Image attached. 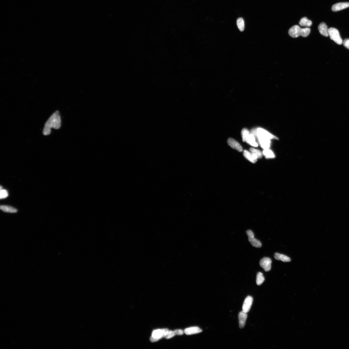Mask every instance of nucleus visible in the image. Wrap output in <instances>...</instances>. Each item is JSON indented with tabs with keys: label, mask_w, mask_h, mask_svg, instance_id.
I'll return each mask as SVG.
<instances>
[{
	"label": "nucleus",
	"mask_w": 349,
	"mask_h": 349,
	"mask_svg": "<svg viewBox=\"0 0 349 349\" xmlns=\"http://www.w3.org/2000/svg\"><path fill=\"white\" fill-rule=\"evenodd\" d=\"M61 125V117L58 111H56L50 116L45 124L43 131L44 136L49 135L51 132L52 128L59 129Z\"/></svg>",
	"instance_id": "nucleus-1"
},
{
	"label": "nucleus",
	"mask_w": 349,
	"mask_h": 349,
	"mask_svg": "<svg viewBox=\"0 0 349 349\" xmlns=\"http://www.w3.org/2000/svg\"><path fill=\"white\" fill-rule=\"evenodd\" d=\"M311 30L309 28H301L299 26H293L289 30L288 33L293 38H296L300 36L307 37L310 33Z\"/></svg>",
	"instance_id": "nucleus-2"
},
{
	"label": "nucleus",
	"mask_w": 349,
	"mask_h": 349,
	"mask_svg": "<svg viewBox=\"0 0 349 349\" xmlns=\"http://www.w3.org/2000/svg\"><path fill=\"white\" fill-rule=\"evenodd\" d=\"M169 330L167 329H159L153 332L150 338L152 342H158L159 340L165 337Z\"/></svg>",
	"instance_id": "nucleus-3"
},
{
	"label": "nucleus",
	"mask_w": 349,
	"mask_h": 349,
	"mask_svg": "<svg viewBox=\"0 0 349 349\" xmlns=\"http://www.w3.org/2000/svg\"><path fill=\"white\" fill-rule=\"evenodd\" d=\"M328 36L330 37L331 40L337 44L341 45L343 44V41L340 37L339 31L336 29L334 28L329 29Z\"/></svg>",
	"instance_id": "nucleus-4"
},
{
	"label": "nucleus",
	"mask_w": 349,
	"mask_h": 349,
	"mask_svg": "<svg viewBox=\"0 0 349 349\" xmlns=\"http://www.w3.org/2000/svg\"><path fill=\"white\" fill-rule=\"evenodd\" d=\"M256 130L258 139H278L277 137L270 134L269 132L263 129L259 128L257 129Z\"/></svg>",
	"instance_id": "nucleus-5"
},
{
	"label": "nucleus",
	"mask_w": 349,
	"mask_h": 349,
	"mask_svg": "<svg viewBox=\"0 0 349 349\" xmlns=\"http://www.w3.org/2000/svg\"><path fill=\"white\" fill-rule=\"evenodd\" d=\"M272 262V261L270 258L264 257L260 260V265L265 272H269L271 269Z\"/></svg>",
	"instance_id": "nucleus-6"
},
{
	"label": "nucleus",
	"mask_w": 349,
	"mask_h": 349,
	"mask_svg": "<svg viewBox=\"0 0 349 349\" xmlns=\"http://www.w3.org/2000/svg\"><path fill=\"white\" fill-rule=\"evenodd\" d=\"M253 299L252 297L248 296L245 299L242 306V311L246 313H248L251 307Z\"/></svg>",
	"instance_id": "nucleus-7"
},
{
	"label": "nucleus",
	"mask_w": 349,
	"mask_h": 349,
	"mask_svg": "<svg viewBox=\"0 0 349 349\" xmlns=\"http://www.w3.org/2000/svg\"><path fill=\"white\" fill-rule=\"evenodd\" d=\"M243 155L246 159L253 163H256L258 159L256 155L246 150L243 152Z\"/></svg>",
	"instance_id": "nucleus-8"
},
{
	"label": "nucleus",
	"mask_w": 349,
	"mask_h": 349,
	"mask_svg": "<svg viewBox=\"0 0 349 349\" xmlns=\"http://www.w3.org/2000/svg\"><path fill=\"white\" fill-rule=\"evenodd\" d=\"M228 143L229 145L232 148L235 149L239 152H242L243 151L242 147L241 145L236 141L232 138H229L228 140Z\"/></svg>",
	"instance_id": "nucleus-9"
},
{
	"label": "nucleus",
	"mask_w": 349,
	"mask_h": 349,
	"mask_svg": "<svg viewBox=\"0 0 349 349\" xmlns=\"http://www.w3.org/2000/svg\"><path fill=\"white\" fill-rule=\"evenodd\" d=\"M349 7V2H340L335 4L332 7L333 11L337 12Z\"/></svg>",
	"instance_id": "nucleus-10"
},
{
	"label": "nucleus",
	"mask_w": 349,
	"mask_h": 349,
	"mask_svg": "<svg viewBox=\"0 0 349 349\" xmlns=\"http://www.w3.org/2000/svg\"><path fill=\"white\" fill-rule=\"evenodd\" d=\"M247 317V313L243 311L239 313L238 315L239 327L240 328H244L245 325L246 320Z\"/></svg>",
	"instance_id": "nucleus-11"
},
{
	"label": "nucleus",
	"mask_w": 349,
	"mask_h": 349,
	"mask_svg": "<svg viewBox=\"0 0 349 349\" xmlns=\"http://www.w3.org/2000/svg\"><path fill=\"white\" fill-rule=\"evenodd\" d=\"M202 332L201 328L197 327L188 328L184 331V333L187 335H192L198 334Z\"/></svg>",
	"instance_id": "nucleus-12"
},
{
	"label": "nucleus",
	"mask_w": 349,
	"mask_h": 349,
	"mask_svg": "<svg viewBox=\"0 0 349 349\" xmlns=\"http://www.w3.org/2000/svg\"><path fill=\"white\" fill-rule=\"evenodd\" d=\"M318 29L320 33L323 36L328 37V29L325 23H320L318 27Z\"/></svg>",
	"instance_id": "nucleus-13"
},
{
	"label": "nucleus",
	"mask_w": 349,
	"mask_h": 349,
	"mask_svg": "<svg viewBox=\"0 0 349 349\" xmlns=\"http://www.w3.org/2000/svg\"><path fill=\"white\" fill-rule=\"evenodd\" d=\"M258 142L262 147L264 150L269 149L271 144L270 139H258Z\"/></svg>",
	"instance_id": "nucleus-14"
},
{
	"label": "nucleus",
	"mask_w": 349,
	"mask_h": 349,
	"mask_svg": "<svg viewBox=\"0 0 349 349\" xmlns=\"http://www.w3.org/2000/svg\"><path fill=\"white\" fill-rule=\"evenodd\" d=\"M274 257L276 260L281 261L284 262H288L291 261V259L288 256L278 253H276L274 254Z\"/></svg>",
	"instance_id": "nucleus-15"
},
{
	"label": "nucleus",
	"mask_w": 349,
	"mask_h": 349,
	"mask_svg": "<svg viewBox=\"0 0 349 349\" xmlns=\"http://www.w3.org/2000/svg\"><path fill=\"white\" fill-rule=\"evenodd\" d=\"M256 138L252 134H250L248 138H247L245 142L255 147H257L258 146V144L256 142Z\"/></svg>",
	"instance_id": "nucleus-16"
},
{
	"label": "nucleus",
	"mask_w": 349,
	"mask_h": 349,
	"mask_svg": "<svg viewBox=\"0 0 349 349\" xmlns=\"http://www.w3.org/2000/svg\"><path fill=\"white\" fill-rule=\"evenodd\" d=\"M0 208L5 213H17V210L15 208L9 206L1 205Z\"/></svg>",
	"instance_id": "nucleus-17"
},
{
	"label": "nucleus",
	"mask_w": 349,
	"mask_h": 349,
	"mask_svg": "<svg viewBox=\"0 0 349 349\" xmlns=\"http://www.w3.org/2000/svg\"><path fill=\"white\" fill-rule=\"evenodd\" d=\"M248 240L253 246L258 248H260L262 247V245L261 242L259 240H257V239L255 238L254 236L248 237Z\"/></svg>",
	"instance_id": "nucleus-18"
},
{
	"label": "nucleus",
	"mask_w": 349,
	"mask_h": 349,
	"mask_svg": "<svg viewBox=\"0 0 349 349\" xmlns=\"http://www.w3.org/2000/svg\"><path fill=\"white\" fill-rule=\"evenodd\" d=\"M299 25L302 26L310 27L312 24V21L306 17L302 18L299 22Z\"/></svg>",
	"instance_id": "nucleus-19"
},
{
	"label": "nucleus",
	"mask_w": 349,
	"mask_h": 349,
	"mask_svg": "<svg viewBox=\"0 0 349 349\" xmlns=\"http://www.w3.org/2000/svg\"><path fill=\"white\" fill-rule=\"evenodd\" d=\"M262 154L265 157L266 159H272L275 158V156L273 152L268 149L264 150L263 151Z\"/></svg>",
	"instance_id": "nucleus-20"
},
{
	"label": "nucleus",
	"mask_w": 349,
	"mask_h": 349,
	"mask_svg": "<svg viewBox=\"0 0 349 349\" xmlns=\"http://www.w3.org/2000/svg\"><path fill=\"white\" fill-rule=\"evenodd\" d=\"M237 24L238 29L240 31H242L244 30L245 28V21L242 18H239L237 21Z\"/></svg>",
	"instance_id": "nucleus-21"
},
{
	"label": "nucleus",
	"mask_w": 349,
	"mask_h": 349,
	"mask_svg": "<svg viewBox=\"0 0 349 349\" xmlns=\"http://www.w3.org/2000/svg\"><path fill=\"white\" fill-rule=\"evenodd\" d=\"M265 280L264 277L263 275V274L261 272H258L257 275L256 277V284L258 285H261Z\"/></svg>",
	"instance_id": "nucleus-22"
},
{
	"label": "nucleus",
	"mask_w": 349,
	"mask_h": 349,
	"mask_svg": "<svg viewBox=\"0 0 349 349\" xmlns=\"http://www.w3.org/2000/svg\"><path fill=\"white\" fill-rule=\"evenodd\" d=\"M250 134V132L248 129L244 128L242 129L241 132V135L243 142H245L247 138H248Z\"/></svg>",
	"instance_id": "nucleus-23"
},
{
	"label": "nucleus",
	"mask_w": 349,
	"mask_h": 349,
	"mask_svg": "<svg viewBox=\"0 0 349 349\" xmlns=\"http://www.w3.org/2000/svg\"><path fill=\"white\" fill-rule=\"evenodd\" d=\"M250 152L256 155L258 159H261L262 158L263 154L260 150L254 148H250L249 149Z\"/></svg>",
	"instance_id": "nucleus-24"
},
{
	"label": "nucleus",
	"mask_w": 349,
	"mask_h": 349,
	"mask_svg": "<svg viewBox=\"0 0 349 349\" xmlns=\"http://www.w3.org/2000/svg\"><path fill=\"white\" fill-rule=\"evenodd\" d=\"M8 193L7 190H3L0 192V199H4L7 198L8 196Z\"/></svg>",
	"instance_id": "nucleus-25"
},
{
	"label": "nucleus",
	"mask_w": 349,
	"mask_h": 349,
	"mask_svg": "<svg viewBox=\"0 0 349 349\" xmlns=\"http://www.w3.org/2000/svg\"><path fill=\"white\" fill-rule=\"evenodd\" d=\"M175 335H176V334L174 331H168L167 334L165 338L167 339H170L173 338V337Z\"/></svg>",
	"instance_id": "nucleus-26"
},
{
	"label": "nucleus",
	"mask_w": 349,
	"mask_h": 349,
	"mask_svg": "<svg viewBox=\"0 0 349 349\" xmlns=\"http://www.w3.org/2000/svg\"><path fill=\"white\" fill-rule=\"evenodd\" d=\"M343 44L345 47L349 50V39H345L343 41Z\"/></svg>",
	"instance_id": "nucleus-27"
},
{
	"label": "nucleus",
	"mask_w": 349,
	"mask_h": 349,
	"mask_svg": "<svg viewBox=\"0 0 349 349\" xmlns=\"http://www.w3.org/2000/svg\"><path fill=\"white\" fill-rule=\"evenodd\" d=\"M176 333V335H182L183 334L184 331H183L181 329H176L174 330Z\"/></svg>",
	"instance_id": "nucleus-28"
},
{
	"label": "nucleus",
	"mask_w": 349,
	"mask_h": 349,
	"mask_svg": "<svg viewBox=\"0 0 349 349\" xmlns=\"http://www.w3.org/2000/svg\"><path fill=\"white\" fill-rule=\"evenodd\" d=\"M247 234V235L248 237L254 236V234L252 231L250 230H247L246 231Z\"/></svg>",
	"instance_id": "nucleus-29"
},
{
	"label": "nucleus",
	"mask_w": 349,
	"mask_h": 349,
	"mask_svg": "<svg viewBox=\"0 0 349 349\" xmlns=\"http://www.w3.org/2000/svg\"><path fill=\"white\" fill-rule=\"evenodd\" d=\"M0 190H3V188L1 186H0Z\"/></svg>",
	"instance_id": "nucleus-30"
}]
</instances>
